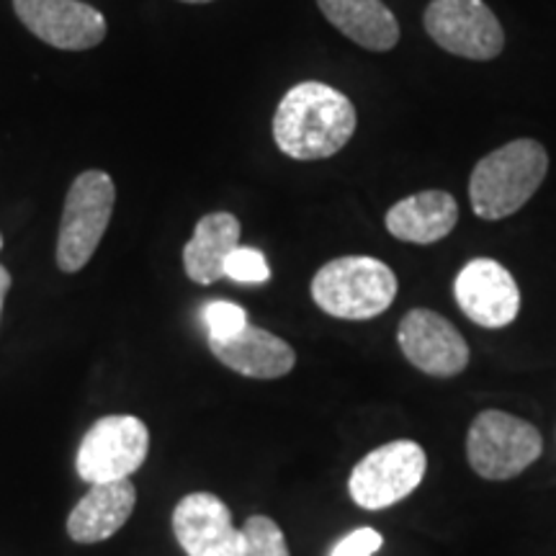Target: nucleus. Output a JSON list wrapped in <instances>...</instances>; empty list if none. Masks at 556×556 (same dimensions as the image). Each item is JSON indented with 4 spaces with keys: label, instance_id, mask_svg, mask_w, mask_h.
<instances>
[{
    "label": "nucleus",
    "instance_id": "24",
    "mask_svg": "<svg viewBox=\"0 0 556 556\" xmlns=\"http://www.w3.org/2000/svg\"><path fill=\"white\" fill-rule=\"evenodd\" d=\"M0 248H3V235H0Z\"/></svg>",
    "mask_w": 556,
    "mask_h": 556
},
{
    "label": "nucleus",
    "instance_id": "21",
    "mask_svg": "<svg viewBox=\"0 0 556 556\" xmlns=\"http://www.w3.org/2000/svg\"><path fill=\"white\" fill-rule=\"evenodd\" d=\"M384 546V536L374 528H358L332 546L330 556H374Z\"/></svg>",
    "mask_w": 556,
    "mask_h": 556
},
{
    "label": "nucleus",
    "instance_id": "18",
    "mask_svg": "<svg viewBox=\"0 0 556 556\" xmlns=\"http://www.w3.org/2000/svg\"><path fill=\"white\" fill-rule=\"evenodd\" d=\"M240 556H291L287 536L276 520L253 516L240 528Z\"/></svg>",
    "mask_w": 556,
    "mask_h": 556
},
{
    "label": "nucleus",
    "instance_id": "15",
    "mask_svg": "<svg viewBox=\"0 0 556 556\" xmlns=\"http://www.w3.org/2000/svg\"><path fill=\"white\" fill-rule=\"evenodd\" d=\"M384 222L392 238L413 245H433L454 232L458 204L446 191H420L397 201L387 212Z\"/></svg>",
    "mask_w": 556,
    "mask_h": 556
},
{
    "label": "nucleus",
    "instance_id": "6",
    "mask_svg": "<svg viewBox=\"0 0 556 556\" xmlns=\"http://www.w3.org/2000/svg\"><path fill=\"white\" fill-rule=\"evenodd\" d=\"M428 469V456L420 443L392 441L368 451L348 477V492L364 510H384L420 486Z\"/></svg>",
    "mask_w": 556,
    "mask_h": 556
},
{
    "label": "nucleus",
    "instance_id": "19",
    "mask_svg": "<svg viewBox=\"0 0 556 556\" xmlns=\"http://www.w3.org/2000/svg\"><path fill=\"white\" fill-rule=\"evenodd\" d=\"M204 317L208 340H229L235 338L238 332L248 328V312L235 302H225V299H217V302H208L204 312Z\"/></svg>",
    "mask_w": 556,
    "mask_h": 556
},
{
    "label": "nucleus",
    "instance_id": "14",
    "mask_svg": "<svg viewBox=\"0 0 556 556\" xmlns=\"http://www.w3.org/2000/svg\"><path fill=\"white\" fill-rule=\"evenodd\" d=\"M208 348L227 368L250 379H281L296 364L294 348L287 340L253 325L229 340H208Z\"/></svg>",
    "mask_w": 556,
    "mask_h": 556
},
{
    "label": "nucleus",
    "instance_id": "8",
    "mask_svg": "<svg viewBox=\"0 0 556 556\" xmlns=\"http://www.w3.org/2000/svg\"><path fill=\"white\" fill-rule=\"evenodd\" d=\"M426 31L441 50L464 60H495L505 50V31L484 0H430Z\"/></svg>",
    "mask_w": 556,
    "mask_h": 556
},
{
    "label": "nucleus",
    "instance_id": "16",
    "mask_svg": "<svg viewBox=\"0 0 556 556\" xmlns=\"http://www.w3.org/2000/svg\"><path fill=\"white\" fill-rule=\"evenodd\" d=\"M323 16L368 52H389L400 41V24L381 0H317Z\"/></svg>",
    "mask_w": 556,
    "mask_h": 556
},
{
    "label": "nucleus",
    "instance_id": "17",
    "mask_svg": "<svg viewBox=\"0 0 556 556\" xmlns=\"http://www.w3.org/2000/svg\"><path fill=\"white\" fill-rule=\"evenodd\" d=\"M240 245V219L229 212H214L199 219L193 238L184 248V268L191 281L208 287L225 276V261Z\"/></svg>",
    "mask_w": 556,
    "mask_h": 556
},
{
    "label": "nucleus",
    "instance_id": "22",
    "mask_svg": "<svg viewBox=\"0 0 556 556\" xmlns=\"http://www.w3.org/2000/svg\"><path fill=\"white\" fill-rule=\"evenodd\" d=\"M11 289V274L9 268L0 266V317H3V302H5V294H9Z\"/></svg>",
    "mask_w": 556,
    "mask_h": 556
},
{
    "label": "nucleus",
    "instance_id": "4",
    "mask_svg": "<svg viewBox=\"0 0 556 556\" xmlns=\"http://www.w3.org/2000/svg\"><path fill=\"white\" fill-rule=\"evenodd\" d=\"M116 201V186L109 173L86 170L70 186L58 235V266L65 274H78L93 258L106 235Z\"/></svg>",
    "mask_w": 556,
    "mask_h": 556
},
{
    "label": "nucleus",
    "instance_id": "2",
    "mask_svg": "<svg viewBox=\"0 0 556 556\" xmlns=\"http://www.w3.org/2000/svg\"><path fill=\"white\" fill-rule=\"evenodd\" d=\"M548 170V155L536 139H513L492 150L475 165L469 199L477 217L497 222L510 217L541 189Z\"/></svg>",
    "mask_w": 556,
    "mask_h": 556
},
{
    "label": "nucleus",
    "instance_id": "3",
    "mask_svg": "<svg viewBox=\"0 0 556 556\" xmlns=\"http://www.w3.org/2000/svg\"><path fill=\"white\" fill-rule=\"evenodd\" d=\"M312 299L330 317L371 319L397 299V276L377 258L345 255L317 270L312 278Z\"/></svg>",
    "mask_w": 556,
    "mask_h": 556
},
{
    "label": "nucleus",
    "instance_id": "20",
    "mask_svg": "<svg viewBox=\"0 0 556 556\" xmlns=\"http://www.w3.org/2000/svg\"><path fill=\"white\" fill-rule=\"evenodd\" d=\"M225 276L232 278L235 283H266L270 278V266L261 250L238 245L227 255Z\"/></svg>",
    "mask_w": 556,
    "mask_h": 556
},
{
    "label": "nucleus",
    "instance_id": "13",
    "mask_svg": "<svg viewBox=\"0 0 556 556\" xmlns=\"http://www.w3.org/2000/svg\"><path fill=\"white\" fill-rule=\"evenodd\" d=\"M137 505V486L129 479L90 484L67 516V536L75 544H101L122 531Z\"/></svg>",
    "mask_w": 556,
    "mask_h": 556
},
{
    "label": "nucleus",
    "instance_id": "5",
    "mask_svg": "<svg viewBox=\"0 0 556 556\" xmlns=\"http://www.w3.org/2000/svg\"><path fill=\"white\" fill-rule=\"evenodd\" d=\"M544 451V438L528 420L503 409H484L467 435L469 467L490 482H505L526 471Z\"/></svg>",
    "mask_w": 556,
    "mask_h": 556
},
{
    "label": "nucleus",
    "instance_id": "10",
    "mask_svg": "<svg viewBox=\"0 0 556 556\" xmlns=\"http://www.w3.org/2000/svg\"><path fill=\"white\" fill-rule=\"evenodd\" d=\"M458 309L486 330L507 328L520 312V289L510 270L492 258H475L454 281Z\"/></svg>",
    "mask_w": 556,
    "mask_h": 556
},
{
    "label": "nucleus",
    "instance_id": "9",
    "mask_svg": "<svg viewBox=\"0 0 556 556\" xmlns=\"http://www.w3.org/2000/svg\"><path fill=\"white\" fill-rule=\"evenodd\" d=\"M397 343L422 374L448 379L469 366V345L446 317L433 309H409L400 319Z\"/></svg>",
    "mask_w": 556,
    "mask_h": 556
},
{
    "label": "nucleus",
    "instance_id": "7",
    "mask_svg": "<svg viewBox=\"0 0 556 556\" xmlns=\"http://www.w3.org/2000/svg\"><path fill=\"white\" fill-rule=\"evenodd\" d=\"M150 451V430L135 415H106L83 435L75 469L83 482L106 484L129 479Z\"/></svg>",
    "mask_w": 556,
    "mask_h": 556
},
{
    "label": "nucleus",
    "instance_id": "1",
    "mask_svg": "<svg viewBox=\"0 0 556 556\" xmlns=\"http://www.w3.org/2000/svg\"><path fill=\"white\" fill-rule=\"evenodd\" d=\"M358 116L353 101L325 83H299L283 96L274 116V139L294 160L332 157L351 142Z\"/></svg>",
    "mask_w": 556,
    "mask_h": 556
},
{
    "label": "nucleus",
    "instance_id": "11",
    "mask_svg": "<svg viewBox=\"0 0 556 556\" xmlns=\"http://www.w3.org/2000/svg\"><path fill=\"white\" fill-rule=\"evenodd\" d=\"M21 24L45 45L67 52L99 47L106 37V18L80 0H13Z\"/></svg>",
    "mask_w": 556,
    "mask_h": 556
},
{
    "label": "nucleus",
    "instance_id": "12",
    "mask_svg": "<svg viewBox=\"0 0 556 556\" xmlns=\"http://www.w3.org/2000/svg\"><path fill=\"white\" fill-rule=\"evenodd\" d=\"M173 533L189 556H240L232 513L212 492H191L173 510Z\"/></svg>",
    "mask_w": 556,
    "mask_h": 556
},
{
    "label": "nucleus",
    "instance_id": "23",
    "mask_svg": "<svg viewBox=\"0 0 556 556\" xmlns=\"http://www.w3.org/2000/svg\"><path fill=\"white\" fill-rule=\"evenodd\" d=\"M180 3H212V0H180Z\"/></svg>",
    "mask_w": 556,
    "mask_h": 556
}]
</instances>
